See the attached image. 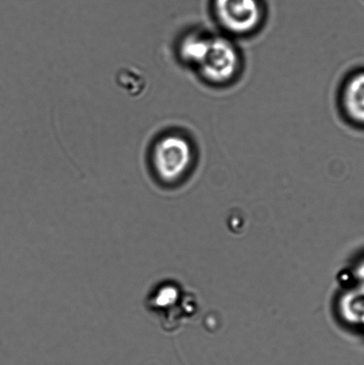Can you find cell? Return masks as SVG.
Here are the masks:
<instances>
[{"label":"cell","mask_w":364,"mask_h":365,"mask_svg":"<svg viewBox=\"0 0 364 365\" xmlns=\"http://www.w3.org/2000/svg\"><path fill=\"white\" fill-rule=\"evenodd\" d=\"M214 16L220 34L234 39L258 34L264 23L259 0H215Z\"/></svg>","instance_id":"3"},{"label":"cell","mask_w":364,"mask_h":365,"mask_svg":"<svg viewBox=\"0 0 364 365\" xmlns=\"http://www.w3.org/2000/svg\"><path fill=\"white\" fill-rule=\"evenodd\" d=\"M195 149L191 139L180 132L162 135L153 145L152 167L164 184H174L192 169Z\"/></svg>","instance_id":"2"},{"label":"cell","mask_w":364,"mask_h":365,"mask_svg":"<svg viewBox=\"0 0 364 365\" xmlns=\"http://www.w3.org/2000/svg\"><path fill=\"white\" fill-rule=\"evenodd\" d=\"M341 108L355 123L364 124V73L352 75L342 88Z\"/></svg>","instance_id":"4"},{"label":"cell","mask_w":364,"mask_h":365,"mask_svg":"<svg viewBox=\"0 0 364 365\" xmlns=\"http://www.w3.org/2000/svg\"><path fill=\"white\" fill-rule=\"evenodd\" d=\"M359 273H360V275H361V278L363 279V281L364 282V262H363L361 268H360Z\"/></svg>","instance_id":"6"},{"label":"cell","mask_w":364,"mask_h":365,"mask_svg":"<svg viewBox=\"0 0 364 365\" xmlns=\"http://www.w3.org/2000/svg\"><path fill=\"white\" fill-rule=\"evenodd\" d=\"M244 70V57L235 39L212 34L204 56L194 70L205 84L223 88L233 84Z\"/></svg>","instance_id":"1"},{"label":"cell","mask_w":364,"mask_h":365,"mask_svg":"<svg viewBox=\"0 0 364 365\" xmlns=\"http://www.w3.org/2000/svg\"><path fill=\"white\" fill-rule=\"evenodd\" d=\"M212 34L199 29L187 31L178 43L177 56L180 62L194 71L204 56Z\"/></svg>","instance_id":"5"}]
</instances>
